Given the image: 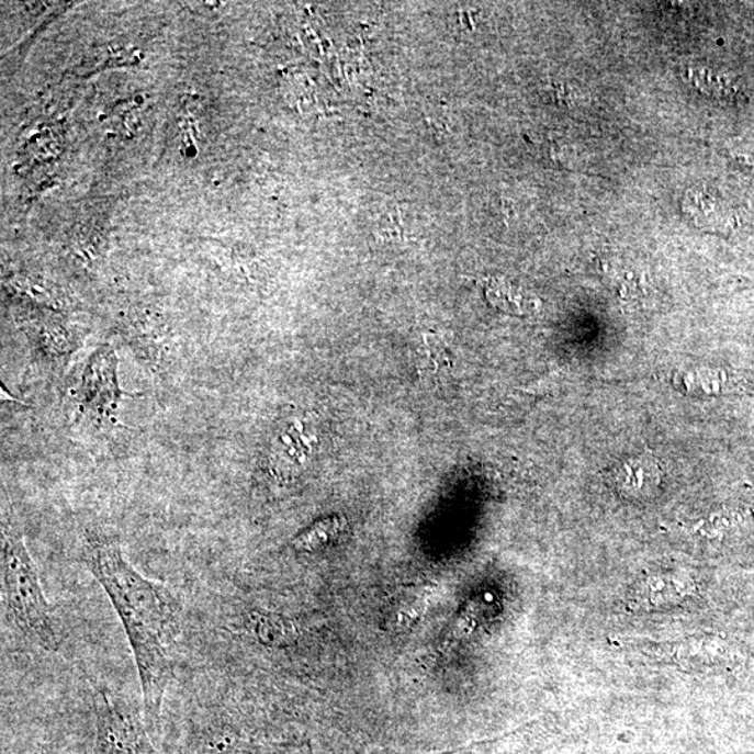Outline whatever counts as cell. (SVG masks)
<instances>
[{"label": "cell", "mask_w": 754, "mask_h": 754, "mask_svg": "<svg viewBox=\"0 0 754 754\" xmlns=\"http://www.w3.org/2000/svg\"><path fill=\"white\" fill-rule=\"evenodd\" d=\"M344 521V520H342ZM338 517L326 518L307 528L306 531L297 536L292 542V548L296 552H315L325 547L326 543L335 540L337 533L344 528V522Z\"/></svg>", "instance_id": "6"}, {"label": "cell", "mask_w": 754, "mask_h": 754, "mask_svg": "<svg viewBox=\"0 0 754 754\" xmlns=\"http://www.w3.org/2000/svg\"><path fill=\"white\" fill-rule=\"evenodd\" d=\"M94 706L97 754H157L146 727L127 702L97 689Z\"/></svg>", "instance_id": "3"}, {"label": "cell", "mask_w": 754, "mask_h": 754, "mask_svg": "<svg viewBox=\"0 0 754 754\" xmlns=\"http://www.w3.org/2000/svg\"><path fill=\"white\" fill-rule=\"evenodd\" d=\"M2 603L7 622L31 644L55 653L58 626L41 586L38 569L25 545L22 528L10 511L2 516Z\"/></svg>", "instance_id": "2"}, {"label": "cell", "mask_w": 754, "mask_h": 754, "mask_svg": "<svg viewBox=\"0 0 754 754\" xmlns=\"http://www.w3.org/2000/svg\"><path fill=\"white\" fill-rule=\"evenodd\" d=\"M35 342L38 350L48 357H64L74 352L76 348L75 336L65 327L45 326L35 333Z\"/></svg>", "instance_id": "7"}, {"label": "cell", "mask_w": 754, "mask_h": 754, "mask_svg": "<svg viewBox=\"0 0 754 754\" xmlns=\"http://www.w3.org/2000/svg\"><path fill=\"white\" fill-rule=\"evenodd\" d=\"M85 562L121 619L135 656L146 722L157 724L173 675L182 604L171 588L136 571L120 543L99 532L86 538Z\"/></svg>", "instance_id": "1"}, {"label": "cell", "mask_w": 754, "mask_h": 754, "mask_svg": "<svg viewBox=\"0 0 754 754\" xmlns=\"http://www.w3.org/2000/svg\"><path fill=\"white\" fill-rule=\"evenodd\" d=\"M695 584L690 577L682 574H668V576H655L648 578L639 589L640 601L645 607H656L679 599L694 593Z\"/></svg>", "instance_id": "5"}, {"label": "cell", "mask_w": 754, "mask_h": 754, "mask_svg": "<svg viewBox=\"0 0 754 754\" xmlns=\"http://www.w3.org/2000/svg\"><path fill=\"white\" fill-rule=\"evenodd\" d=\"M116 376V356L110 346L100 348L87 363L80 386L81 405L92 413L110 417L122 396Z\"/></svg>", "instance_id": "4"}]
</instances>
